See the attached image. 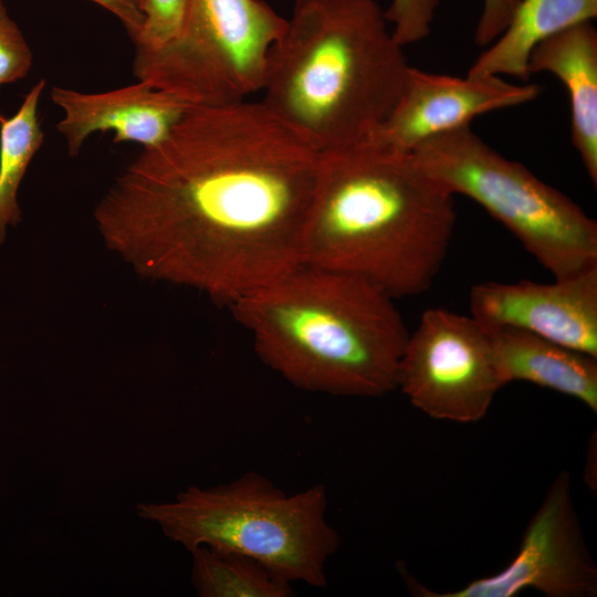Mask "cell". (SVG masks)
Wrapping results in <instances>:
<instances>
[{"mask_svg":"<svg viewBox=\"0 0 597 597\" xmlns=\"http://www.w3.org/2000/svg\"><path fill=\"white\" fill-rule=\"evenodd\" d=\"M540 94L537 84H511L501 76L461 78L409 66L394 107L366 142L411 153L431 137L470 125L481 114L532 102Z\"/></svg>","mask_w":597,"mask_h":597,"instance_id":"30bf717a","label":"cell"},{"mask_svg":"<svg viewBox=\"0 0 597 597\" xmlns=\"http://www.w3.org/2000/svg\"><path fill=\"white\" fill-rule=\"evenodd\" d=\"M32 52L0 0V85L23 78L32 66Z\"/></svg>","mask_w":597,"mask_h":597,"instance_id":"ffe728a7","label":"cell"},{"mask_svg":"<svg viewBox=\"0 0 597 597\" xmlns=\"http://www.w3.org/2000/svg\"><path fill=\"white\" fill-rule=\"evenodd\" d=\"M410 587L422 597H513L526 588L548 597L596 596L597 567L575 512L569 473L562 471L556 476L531 519L517 554L503 570L448 593L419 584Z\"/></svg>","mask_w":597,"mask_h":597,"instance_id":"9c48e42d","label":"cell"},{"mask_svg":"<svg viewBox=\"0 0 597 597\" xmlns=\"http://www.w3.org/2000/svg\"><path fill=\"white\" fill-rule=\"evenodd\" d=\"M322 163L262 101L191 106L126 166L94 220L140 276L231 304L302 264Z\"/></svg>","mask_w":597,"mask_h":597,"instance_id":"6da1fadb","label":"cell"},{"mask_svg":"<svg viewBox=\"0 0 597 597\" xmlns=\"http://www.w3.org/2000/svg\"><path fill=\"white\" fill-rule=\"evenodd\" d=\"M114 14L124 25L133 41L143 25V14L137 0H91Z\"/></svg>","mask_w":597,"mask_h":597,"instance_id":"7402d4cb","label":"cell"},{"mask_svg":"<svg viewBox=\"0 0 597 597\" xmlns=\"http://www.w3.org/2000/svg\"><path fill=\"white\" fill-rule=\"evenodd\" d=\"M285 24L263 0H189L178 35L158 50L135 52L134 73L193 106L247 101L262 91Z\"/></svg>","mask_w":597,"mask_h":597,"instance_id":"52a82bcc","label":"cell"},{"mask_svg":"<svg viewBox=\"0 0 597 597\" xmlns=\"http://www.w3.org/2000/svg\"><path fill=\"white\" fill-rule=\"evenodd\" d=\"M138 3V2H137Z\"/></svg>","mask_w":597,"mask_h":597,"instance_id":"cb8c5ba5","label":"cell"},{"mask_svg":"<svg viewBox=\"0 0 597 597\" xmlns=\"http://www.w3.org/2000/svg\"><path fill=\"white\" fill-rule=\"evenodd\" d=\"M6 117H3L1 114H0V123Z\"/></svg>","mask_w":597,"mask_h":597,"instance_id":"603a6c76","label":"cell"},{"mask_svg":"<svg viewBox=\"0 0 597 597\" xmlns=\"http://www.w3.org/2000/svg\"><path fill=\"white\" fill-rule=\"evenodd\" d=\"M50 96L63 112L56 129L65 139L70 156H77L96 132H114V143L154 147L193 106L143 81L102 93L53 86Z\"/></svg>","mask_w":597,"mask_h":597,"instance_id":"7c38bea8","label":"cell"},{"mask_svg":"<svg viewBox=\"0 0 597 597\" xmlns=\"http://www.w3.org/2000/svg\"><path fill=\"white\" fill-rule=\"evenodd\" d=\"M410 154L442 188L471 198L505 226L554 279L597 266L596 221L470 125L431 137Z\"/></svg>","mask_w":597,"mask_h":597,"instance_id":"8992f818","label":"cell"},{"mask_svg":"<svg viewBox=\"0 0 597 597\" xmlns=\"http://www.w3.org/2000/svg\"><path fill=\"white\" fill-rule=\"evenodd\" d=\"M44 87L45 81L40 80L18 112L0 123V245L6 241L8 228L21 221L19 186L44 140L38 111Z\"/></svg>","mask_w":597,"mask_h":597,"instance_id":"2e32d148","label":"cell"},{"mask_svg":"<svg viewBox=\"0 0 597 597\" xmlns=\"http://www.w3.org/2000/svg\"><path fill=\"white\" fill-rule=\"evenodd\" d=\"M397 387L431 418L479 421L503 387L489 329L472 315L426 311L408 335Z\"/></svg>","mask_w":597,"mask_h":597,"instance_id":"ba28073f","label":"cell"},{"mask_svg":"<svg viewBox=\"0 0 597 597\" xmlns=\"http://www.w3.org/2000/svg\"><path fill=\"white\" fill-rule=\"evenodd\" d=\"M440 0H391L385 10L391 33L402 46L426 39Z\"/></svg>","mask_w":597,"mask_h":597,"instance_id":"d6986e66","label":"cell"},{"mask_svg":"<svg viewBox=\"0 0 597 597\" xmlns=\"http://www.w3.org/2000/svg\"><path fill=\"white\" fill-rule=\"evenodd\" d=\"M453 197L410 153L366 140L324 153L302 263L363 279L395 300L423 293L450 247Z\"/></svg>","mask_w":597,"mask_h":597,"instance_id":"7a4b0ae2","label":"cell"},{"mask_svg":"<svg viewBox=\"0 0 597 597\" xmlns=\"http://www.w3.org/2000/svg\"><path fill=\"white\" fill-rule=\"evenodd\" d=\"M484 327H513L597 357V266L553 283L488 281L469 294Z\"/></svg>","mask_w":597,"mask_h":597,"instance_id":"8fae6325","label":"cell"},{"mask_svg":"<svg viewBox=\"0 0 597 597\" xmlns=\"http://www.w3.org/2000/svg\"><path fill=\"white\" fill-rule=\"evenodd\" d=\"M530 76L549 72L569 94L572 140L597 184V31L591 21L572 25L538 43L531 52Z\"/></svg>","mask_w":597,"mask_h":597,"instance_id":"4fadbf2b","label":"cell"},{"mask_svg":"<svg viewBox=\"0 0 597 597\" xmlns=\"http://www.w3.org/2000/svg\"><path fill=\"white\" fill-rule=\"evenodd\" d=\"M376 0H294L271 48L262 102L323 154L365 142L409 64Z\"/></svg>","mask_w":597,"mask_h":597,"instance_id":"277c9868","label":"cell"},{"mask_svg":"<svg viewBox=\"0 0 597 597\" xmlns=\"http://www.w3.org/2000/svg\"><path fill=\"white\" fill-rule=\"evenodd\" d=\"M259 358L293 386L348 397L397 388L408 331L395 298L302 263L229 304Z\"/></svg>","mask_w":597,"mask_h":597,"instance_id":"3957f363","label":"cell"},{"mask_svg":"<svg viewBox=\"0 0 597 597\" xmlns=\"http://www.w3.org/2000/svg\"><path fill=\"white\" fill-rule=\"evenodd\" d=\"M488 329L503 386L516 380L533 383L597 411V357L522 329Z\"/></svg>","mask_w":597,"mask_h":597,"instance_id":"5bb4252c","label":"cell"},{"mask_svg":"<svg viewBox=\"0 0 597 597\" xmlns=\"http://www.w3.org/2000/svg\"><path fill=\"white\" fill-rule=\"evenodd\" d=\"M326 510L324 485L286 494L251 471L228 484L189 486L171 502L140 503L136 513L189 552L208 546L238 553L290 583L320 588L339 545Z\"/></svg>","mask_w":597,"mask_h":597,"instance_id":"5b68a950","label":"cell"},{"mask_svg":"<svg viewBox=\"0 0 597 597\" xmlns=\"http://www.w3.org/2000/svg\"><path fill=\"white\" fill-rule=\"evenodd\" d=\"M597 17V0H521L504 31L482 52L470 77L512 75L530 78L532 50L545 39Z\"/></svg>","mask_w":597,"mask_h":597,"instance_id":"9a60e30c","label":"cell"},{"mask_svg":"<svg viewBox=\"0 0 597 597\" xmlns=\"http://www.w3.org/2000/svg\"><path fill=\"white\" fill-rule=\"evenodd\" d=\"M521 0H483V7L474 32L479 45H490L509 24Z\"/></svg>","mask_w":597,"mask_h":597,"instance_id":"44dd1931","label":"cell"},{"mask_svg":"<svg viewBox=\"0 0 597 597\" xmlns=\"http://www.w3.org/2000/svg\"><path fill=\"white\" fill-rule=\"evenodd\" d=\"M144 21L135 39V52L158 50L179 33L189 0H137Z\"/></svg>","mask_w":597,"mask_h":597,"instance_id":"ac0fdd59","label":"cell"},{"mask_svg":"<svg viewBox=\"0 0 597 597\" xmlns=\"http://www.w3.org/2000/svg\"><path fill=\"white\" fill-rule=\"evenodd\" d=\"M190 553L191 582L200 597H289L294 593L292 583L251 557L208 546Z\"/></svg>","mask_w":597,"mask_h":597,"instance_id":"e0dca14e","label":"cell"}]
</instances>
